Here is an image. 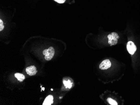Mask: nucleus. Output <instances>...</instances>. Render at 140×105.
<instances>
[{"label":"nucleus","instance_id":"nucleus-8","mask_svg":"<svg viewBox=\"0 0 140 105\" xmlns=\"http://www.w3.org/2000/svg\"><path fill=\"white\" fill-rule=\"evenodd\" d=\"M64 86L66 87H68L69 89H70L72 86V83H71L69 80H68L67 81H66V80H64Z\"/></svg>","mask_w":140,"mask_h":105},{"label":"nucleus","instance_id":"nucleus-13","mask_svg":"<svg viewBox=\"0 0 140 105\" xmlns=\"http://www.w3.org/2000/svg\"><path fill=\"white\" fill-rule=\"evenodd\" d=\"M51 90H53V89H51Z\"/></svg>","mask_w":140,"mask_h":105},{"label":"nucleus","instance_id":"nucleus-6","mask_svg":"<svg viewBox=\"0 0 140 105\" xmlns=\"http://www.w3.org/2000/svg\"><path fill=\"white\" fill-rule=\"evenodd\" d=\"M53 103V97L52 95L47 96L44 100L43 105H50Z\"/></svg>","mask_w":140,"mask_h":105},{"label":"nucleus","instance_id":"nucleus-1","mask_svg":"<svg viewBox=\"0 0 140 105\" xmlns=\"http://www.w3.org/2000/svg\"><path fill=\"white\" fill-rule=\"evenodd\" d=\"M108 38L109 39L108 43L110 46H113L116 45L118 43V40L119 38L118 34L115 32H112L108 35Z\"/></svg>","mask_w":140,"mask_h":105},{"label":"nucleus","instance_id":"nucleus-7","mask_svg":"<svg viewBox=\"0 0 140 105\" xmlns=\"http://www.w3.org/2000/svg\"><path fill=\"white\" fill-rule=\"evenodd\" d=\"M15 76L16 78L18 79V80L20 82L23 81L25 78V76L24 75L19 73H15Z\"/></svg>","mask_w":140,"mask_h":105},{"label":"nucleus","instance_id":"nucleus-11","mask_svg":"<svg viewBox=\"0 0 140 105\" xmlns=\"http://www.w3.org/2000/svg\"><path fill=\"white\" fill-rule=\"evenodd\" d=\"M55 1L58 2V3H63L65 2V0H54Z\"/></svg>","mask_w":140,"mask_h":105},{"label":"nucleus","instance_id":"nucleus-9","mask_svg":"<svg viewBox=\"0 0 140 105\" xmlns=\"http://www.w3.org/2000/svg\"><path fill=\"white\" fill-rule=\"evenodd\" d=\"M107 101L110 105H117L118 103L116 101L114 100L113 99H112L111 98H108L107 99Z\"/></svg>","mask_w":140,"mask_h":105},{"label":"nucleus","instance_id":"nucleus-3","mask_svg":"<svg viewBox=\"0 0 140 105\" xmlns=\"http://www.w3.org/2000/svg\"><path fill=\"white\" fill-rule=\"evenodd\" d=\"M127 50L128 52L131 55H133L136 52L137 48L133 41H128L127 45Z\"/></svg>","mask_w":140,"mask_h":105},{"label":"nucleus","instance_id":"nucleus-12","mask_svg":"<svg viewBox=\"0 0 140 105\" xmlns=\"http://www.w3.org/2000/svg\"><path fill=\"white\" fill-rule=\"evenodd\" d=\"M42 90H43V91L44 90V87H42Z\"/></svg>","mask_w":140,"mask_h":105},{"label":"nucleus","instance_id":"nucleus-4","mask_svg":"<svg viewBox=\"0 0 140 105\" xmlns=\"http://www.w3.org/2000/svg\"><path fill=\"white\" fill-rule=\"evenodd\" d=\"M111 66V63L109 59H106L103 61L99 65V68L101 70H107L110 68Z\"/></svg>","mask_w":140,"mask_h":105},{"label":"nucleus","instance_id":"nucleus-10","mask_svg":"<svg viewBox=\"0 0 140 105\" xmlns=\"http://www.w3.org/2000/svg\"><path fill=\"white\" fill-rule=\"evenodd\" d=\"M3 21L2 20H0V31H2L4 29V26H3Z\"/></svg>","mask_w":140,"mask_h":105},{"label":"nucleus","instance_id":"nucleus-2","mask_svg":"<svg viewBox=\"0 0 140 105\" xmlns=\"http://www.w3.org/2000/svg\"><path fill=\"white\" fill-rule=\"evenodd\" d=\"M55 54V50L53 47H50L47 49L43 51V54L45 55L44 58L46 60H50L52 59Z\"/></svg>","mask_w":140,"mask_h":105},{"label":"nucleus","instance_id":"nucleus-5","mask_svg":"<svg viewBox=\"0 0 140 105\" xmlns=\"http://www.w3.org/2000/svg\"><path fill=\"white\" fill-rule=\"evenodd\" d=\"M26 71L27 74L30 76H34L37 73L36 67L33 65L27 67L26 69Z\"/></svg>","mask_w":140,"mask_h":105}]
</instances>
